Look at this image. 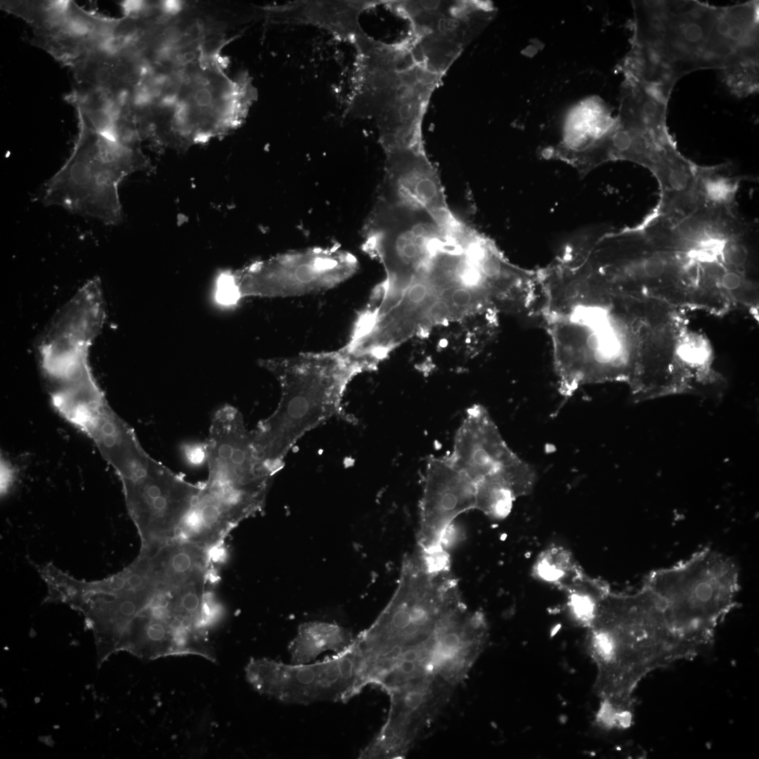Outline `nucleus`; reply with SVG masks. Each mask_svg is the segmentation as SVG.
<instances>
[{
    "instance_id": "b1692460",
    "label": "nucleus",
    "mask_w": 759,
    "mask_h": 759,
    "mask_svg": "<svg viewBox=\"0 0 759 759\" xmlns=\"http://www.w3.org/2000/svg\"><path fill=\"white\" fill-rule=\"evenodd\" d=\"M112 72L113 79H115L116 82H131L133 70L126 61L122 60H116L112 66Z\"/></svg>"
},
{
    "instance_id": "20e7f679",
    "label": "nucleus",
    "mask_w": 759,
    "mask_h": 759,
    "mask_svg": "<svg viewBox=\"0 0 759 759\" xmlns=\"http://www.w3.org/2000/svg\"><path fill=\"white\" fill-rule=\"evenodd\" d=\"M259 363L278 382L280 397L252 435L259 455L276 473L303 436L338 413L349 383L365 370L344 348Z\"/></svg>"
},
{
    "instance_id": "f8f14e48",
    "label": "nucleus",
    "mask_w": 759,
    "mask_h": 759,
    "mask_svg": "<svg viewBox=\"0 0 759 759\" xmlns=\"http://www.w3.org/2000/svg\"><path fill=\"white\" fill-rule=\"evenodd\" d=\"M270 486L209 469L176 537L212 550L242 521L262 510Z\"/></svg>"
},
{
    "instance_id": "5701e85b",
    "label": "nucleus",
    "mask_w": 759,
    "mask_h": 759,
    "mask_svg": "<svg viewBox=\"0 0 759 759\" xmlns=\"http://www.w3.org/2000/svg\"><path fill=\"white\" fill-rule=\"evenodd\" d=\"M718 283L725 290H737L743 284L744 276L740 272L727 270L720 277Z\"/></svg>"
},
{
    "instance_id": "aec40b11",
    "label": "nucleus",
    "mask_w": 759,
    "mask_h": 759,
    "mask_svg": "<svg viewBox=\"0 0 759 759\" xmlns=\"http://www.w3.org/2000/svg\"><path fill=\"white\" fill-rule=\"evenodd\" d=\"M758 53L739 56L720 70L722 81L734 96L743 98L758 92Z\"/></svg>"
},
{
    "instance_id": "6ab92c4d",
    "label": "nucleus",
    "mask_w": 759,
    "mask_h": 759,
    "mask_svg": "<svg viewBox=\"0 0 759 759\" xmlns=\"http://www.w3.org/2000/svg\"><path fill=\"white\" fill-rule=\"evenodd\" d=\"M727 164L712 167L698 165L696 189L703 205L734 207L742 177L724 172Z\"/></svg>"
},
{
    "instance_id": "f257e3e1",
    "label": "nucleus",
    "mask_w": 759,
    "mask_h": 759,
    "mask_svg": "<svg viewBox=\"0 0 759 759\" xmlns=\"http://www.w3.org/2000/svg\"><path fill=\"white\" fill-rule=\"evenodd\" d=\"M587 625V650L596 667L593 689L600 701L597 720L606 727H627L640 683L679 661L662 614L642 586L630 594L608 591Z\"/></svg>"
},
{
    "instance_id": "2eb2a0df",
    "label": "nucleus",
    "mask_w": 759,
    "mask_h": 759,
    "mask_svg": "<svg viewBox=\"0 0 759 759\" xmlns=\"http://www.w3.org/2000/svg\"><path fill=\"white\" fill-rule=\"evenodd\" d=\"M385 156L377 199L427 210L447 225L458 220L448 208L438 172L424 150H410Z\"/></svg>"
},
{
    "instance_id": "9b49d317",
    "label": "nucleus",
    "mask_w": 759,
    "mask_h": 759,
    "mask_svg": "<svg viewBox=\"0 0 759 759\" xmlns=\"http://www.w3.org/2000/svg\"><path fill=\"white\" fill-rule=\"evenodd\" d=\"M476 487V494L528 495L536 473L507 445L488 411L475 404L466 411L448 454Z\"/></svg>"
},
{
    "instance_id": "423d86ee",
    "label": "nucleus",
    "mask_w": 759,
    "mask_h": 759,
    "mask_svg": "<svg viewBox=\"0 0 759 759\" xmlns=\"http://www.w3.org/2000/svg\"><path fill=\"white\" fill-rule=\"evenodd\" d=\"M79 123L74 150L45 185L43 201L115 224L121 219L119 185L144 160L136 148L103 137L81 117Z\"/></svg>"
},
{
    "instance_id": "4468645a",
    "label": "nucleus",
    "mask_w": 759,
    "mask_h": 759,
    "mask_svg": "<svg viewBox=\"0 0 759 759\" xmlns=\"http://www.w3.org/2000/svg\"><path fill=\"white\" fill-rule=\"evenodd\" d=\"M476 493L475 484L448 455L429 457L419 506L417 548L425 552L445 551L454 520L476 509Z\"/></svg>"
},
{
    "instance_id": "412c9836",
    "label": "nucleus",
    "mask_w": 759,
    "mask_h": 759,
    "mask_svg": "<svg viewBox=\"0 0 759 759\" xmlns=\"http://www.w3.org/2000/svg\"><path fill=\"white\" fill-rule=\"evenodd\" d=\"M182 451L185 459L190 465L197 467L207 462V452L205 443L184 444Z\"/></svg>"
},
{
    "instance_id": "4be33fe9",
    "label": "nucleus",
    "mask_w": 759,
    "mask_h": 759,
    "mask_svg": "<svg viewBox=\"0 0 759 759\" xmlns=\"http://www.w3.org/2000/svg\"><path fill=\"white\" fill-rule=\"evenodd\" d=\"M100 64L91 70V77L93 84L97 88L110 87L113 80L112 67L106 63V61L99 60Z\"/></svg>"
},
{
    "instance_id": "dca6fc26",
    "label": "nucleus",
    "mask_w": 759,
    "mask_h": 759,
    "mask_svg": "<svg viewBox=\"0 0 759 759\" xmlns=\"http://www.w3.org/2000/svg\"><path fill=\"white\" fill-rule=\"evenodd\" d=\"M380 1H296L271 9L280 21L316 26L351 44L363 30L359 18Z\"/></svg>"
},
{
    "instance_id": "39448f33",
    "label": "nucleus",
    "mask_w": 759,
    "mask_h": 759,
    "mask_svg": "<svg viewBox=\"0 0 759 759\" xmlns=\"http://www.w3.org/2000/svg\"><path fill=\"white\" fill-rule=\"evenodd\" d=\"M642 586L659 608L680 661L694 657L711 643L737 604L739 572L732 559L703 548L675 564L651 571Z\"/></svg>"
},
{
    "instance_id": "a211bd4d",
    "label": "nucleus",
    "mask_w": 759,
    "mask_h": 759,
    "mask_svg": "<svg viewBox=\"0 0 759 759\" xmlns=\"http://www.w3.org/2000/svg\"><path fill=\"white\" fill-rule=\"evenodd\" d=\"M354 637L348 629L337 623L309 621L301 623L290 642L288 651L292 664L311 663L327 651L341 652L349 647Z\"/></svg>"
},
{
    "instance_id": "9d476101",
    "label": "nucleus",
    "mask_w": 759,
    "mask_h": 759,
    "mask_svg": "<svg viewBox=\"0 0 759 759\" xmlns=\"http://www.w3.org/2000/svg\"><path fill=\"white\" fill-rule=\"evenodd\" d=\"M247 682L259 693L290 704L348 702L366 687L363 658L355 640L345 650L321 661L284 663L251 658L245 668Z\"/></svg>"
},
{
    "instance_id": "bb28decb",
    "label": "nucleus",
    "mask_w": 759,
    "mask_h": 759,
    "mask_svg": "<svg viewBox=\"0 0 759 759\" xmlns=\"http://www.w3.org/2000/svg\"><path fill=\"white\" fill-rule=\"evenodd\" d=\"M162 9L167 14H175L179 11L181 4L177 1H166L162 3Z\"/></svg>"
},
{
    "instance_id": "ddd939ff",
    "label": "nucleus",
    "mask_w": 759,
    "mask_h": 759,
    "mask_svg": "<svg viewBox=\"0 0 759 759\" xmlns=\"http://www.w3.org/2000/svg\"><path fill=\"white\" fill-rule=\"evenodd\" d=\"M122 486L141 537V553L152 555L174 538L202 484L189 483L156 461L148 474Z\"/></svg>"
},
{
    "instance_id": "393cba45",
    "label": "nucleus",
    "mask_w": 759,
    "mask_h": 759,
    "mask_svg": "<svg viewBox=\"0 0 759 759\" xmlns=\"http://www.w3.org/2000/svg\"><path fill=\"white\" fill-rule=\"evenodd\" d=\"M121 6L126 16L131 18L138 17L147 9L146 4L142 1H125Z\"/></svg>"
},
{
    "instance_id": "f03ea898",
    "label": "nucleus",
    "mask_w": 759,
    "mask_h": 759,
    "mask_svg": "<svg viewBox=\"0 0 759 759\" xmlns=\"http://www.w3.org/2000/svg\"><path fill=\"white\" fill-rule=\"evenodd\" d=\"M386 43L367 34L353 44L356 61L346 112L373 119L379 142L406 145L422 138L431 96L446 72L411 35Z\"/></svg>"
},
{
    "instance_id": "1a4fd4ad",
    "label": "nucleus",
    "mask_w": 759,
    "mask_h": 759,
    "mask_svg": "<svg viewBox=\"0 0 759 759\" xmlns=\"http://www.w3.org/2000/svg\"><path fill=\"white\" fill-rule=\"evenodd\" d=\"M460 223L448 226L427 210L377 199L363 229V249L384 267L380 294L400 298Z\"/></svg>"
},
{
    "instance_id": "a878e982",
    "label": "nucleus",
    "mask_w": 759,
    "mask_h": 759,
    "mask_svg": "<svg viewBox=\"0 0 759 759\" xmlns=\"http://www.w3.org/2000/svg\"><path fill=\"white\" fill-rule=\"evenodd\" d=\"M13 467L5 460L1 461V490L5 493L11 486L13 479Z\"/></svg>"
},
{
    "instance_id": "0eeeda50",
    "label": "nucleus",
    "mask_w": 759,
    "mask_h": 759,
    "mask_svg": "<svg viewBox=\"0 0 759 759\" xmlns=\"http://www.w3.org/2000/svg\"><path fill=\"white\" fill-rule=\"evenodd\" d=\"M544 319L563 396L570 397L588 384L630 381L635 359L627 349L626 327L618 317L604 311H593Z\"/></svg>"
},
{
    "instance_id": "6e6552de",
    "label": "nucleus",
    "mask_w": 759,
    "mask_h": 759,
    "mask_svg": "<svg viewBox=\"0 0 759 759\" xmlns=\"http://www.w3.org/2000/svg\"><path fill=\"white\" fill-rule=\"evenodd\" d=\"M358 262L351 253L332 247H311L257 261L220 273L214 297L223 306L248 297H287L332 289L351 278Z\"/></svg>"
},
{
    "instance_id": "f3484780",
    "label": "nucleus",
    "mask_w": 759,
    "mask_h": 759,
    "mask_svg": "<svg viewBox=\"0 0 759 759\" xmlns=\"http://www.w3.org/2000/svg\"><path fill=\"white\" fill-rule=\"evenodd\" d=\"M148 557L151 575L158 590L171 593L206 580L212 554L193 543L173 538Z\"/></svg>"
},
{
    "instance_id": "7ed1b4c3",
    "label": "nucleus",
    "mask_w": 759,
    "mask_h": 759,
    "mask_svg": "<svg viewBox=\"0 0 759 759\" xmlns=\"http://www.w3.org/2000/svg\"><path fill=\"white\" fill-rule=\"evenodd\" d=\"M632 49L627 77L670 94L685 74L720 70L725 53L718 29L722 7L698 1H633Z\"/></svg>"
}]
</instances>
